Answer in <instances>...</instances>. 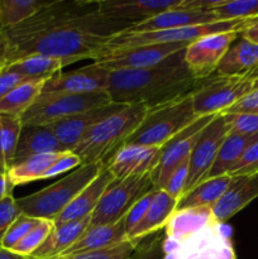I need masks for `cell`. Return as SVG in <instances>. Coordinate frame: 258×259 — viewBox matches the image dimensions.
<instances>
[{
	"mask_svg": "<svg viewBox=\"0 0 258 259\" xmlns=\"http://www.w3.org/2000/svg\"><path fill=\"white\" fill-rule=\"evenodd\" d=\"M131 27L101 14L99 2L53 0L38 14L7 28L9 63L32 55L60 58L67 65L100 57L109 38Z\"/></svg>",
	"mask_w": 258,
	"mask_h": 259,
	"instance_id": "6da1fadb",
	"label": "cell"
},
{
	"mask_svg": "<svg viewBox=\"0 0 258 259\" xmlns=\"http://www.w3.org/2000/svg\"><path fill=\"white\" fill-rule=\"evenodd\" d=\"M200 82L187 68L182 50L153 67L113 71L109 73L108 94L111 103L153 108L194 93Z\"/></svg>",
	"mask_w": 258,
	"mask_h": 259,
	"instance_id": "7a4b0ae2",
	"label": "cell"
},
{
	"mask_svg": "<svg viewBox=\"0 0 258 259\" xmlns=\"http://www.w3.org/2000/svg\"><path fill=\"white\" fill-rule=\"evenodd\" d=\"M147 110L144 104L126 105L93 126L71 152L80 158L81 164H105L138 128Z\"/></svg>",
	"mask_w": 258,
	"mask_h": 259,
	"instance_id": "3957f363",
	"label": "cell"
},
{
	"mask_svg": "<svg viewBox=\"0 0 258 259\" xmlns=\"http://www.w3.org/2000/svg\"><path fill=\"white\" fill-rule=\"evenodd\" d=\"M104 167V163L81 164L57 182L34 194L17 199L18 207L22 214L28 217L55 222L72 200L103 171Z\"/></svg>",
	"mask_w": 258,
	"mask_h": 259,
	"instance_id": "277c9868",
	"label": "cell"
},
{
	"mask_svg": "<svg viewBox=\"0 0 258 259\" xmlns=\"http://www.w3.org/2000/svg\"><path fill=\"white\" fill-rule=\"evenodd\" d=\"M197 116L192 106V93L168 103L148 108L138 128L124 146L163 147L175 136L191 125Z\"/></svg>",
	"mask_w": 258,
	"mask_h": 259,
	"instance_id": "5b68a950",
	"label": "cell"
},
{
	"mask_svg": "<svg viewBox=\"0 0 258 259\" xmlns=\"http://www.w3.org/2000/svg\"><path fill=\"white\" fill-rule=\"evenodd\" d=\"M258 23V17L248 19L219 20V22L207 23V24L190 25V27L176 28V29L158 30L148 33H118L109 38L104 46L100 57L108 52L126 48L138 47V46L157 45V43H191L194 40L204 38L206 35L219 34V33L235 32L242 34L248 28Z\"/></svg>",
	"mask_w": 258,
	"mask_h": 259,
	"instance_id": "8992f818",
	"label": "cell"
},
{
	"mask_svg": "<svg viewBox=\"0 0 258 259\" xmlns=\"http://www.w3.org/2000/svg\"><path fill=\"white\" fill-rule=\"evenodd\" d=\"M258 83V70L242 76H217L201 81L192 93V106L197 116L224 114L252 93Z\"/></svg>",
	"mask_w": 258,
	"mask_h": 259,
	"instance_id": "52a82bcc",
	"label": "cell"
},
{
	"mask_svg": "<svg viewBox=\"0 0 258 259\" xmlns=\"http://www.w3.org/2000/svg\"><path fill=\"white\" fill-rule=\"evenodd\" d=\"M111 104L108 93L40 94L35 103L23 114V124L47 125L91 109Z\"/></svg>",
	"mask_w": 258,
	"mask_h": 259,
	"instance_id": "ba28073f",
	"label": "cell"
},
{
	"mask_svg": "<svg viewBox=\"0 0 258 259\" xmlns=\"http://www.w3.org/2000/svg\"><path fill=\"white\" fill-rule=\"evenodd\" d=\"M154 187L151 174L114 180L91 215L90 228L110 225L125 217L131 207Z\"/></svg>",
	"mask_w": 258,
	"mask_h": 259,
	"instance_id": "9c48e42d",
	"label": "cell"
},
{
	"mask_svg": "<svg viewBox=\"0 0 258 259\" xmlns=\"http://www.w3.org/2000/svg\"><path fill=\"white\" fill-rule=\"evenodd\" d=\"M227 230L215 223L179 244H163L164 259H237Z\"/></svg>",
	"mask_w": 258,
	"mask_h": 259,
	"instance_id": "30bf717a",
	"label": "cell"
},
{
	"mask_svg": "<svg viewBox=\"0 0 258 259\" xmlns=\"http://www.w3.org/2000/svg\"><path fill=\"white\" fill-rule=\"evenodd\" d=\"M190 43H157L138 46L126 50L113 51L96 58L93 63L104 70L113 71L141 70L159 65L180 51L186 50Z\"/></svg>",
	"mask_w": 258,
	"mask_h": 259,
	"instance_id": "8fae6325",
	"label": "cell"
},
{
	"mask_svg": "<svg viewBox=\"0 0 258 259\" xmlns=\"http://www.w3.org/2000/svg\"><path fill=\"white\" fill-rule=\"evenodd\" d=\"M229 134V125L224 114L215 116L200 134L189 159V174L184 195L205 179L215 161L223 141Z\"/></svg>",
	"mask_w": 258,
	"mask_h": 259,
	"instance_id": "7c38bea8",
	"label": "cell"
},
{
	"mask_svg": "<svg viewBox=\"0 0 258 259\" xmlns=\"http://www.w3.org/2000/svg\"><path fill=\"white\" fill-rule=\"evenodd\" d=\"M219 115V114H218ZM217 115H206L197 118L191 125L187 126L177 136H175L171 141L167 142L162 147L161 158L158 164L152 172V181L156 189L161 190L174 169L179 167L185 159L190 158L192 149L201 134L202 129L212 120Z\"/></svg>",
	"mask_w": 258,
	"mask_h": 259,
	"instance_id": "4fadbf2b",
	"label": "cell"
},
{
	"mask_svg": "<svg viewBox=\"0 0 258 259\" xmlns=\"http://www.w3.org/2000/svg\"><path fill=\"white\" fill-rule=\"evenodd\" d=\"M238 35L240 34L235 32L219 33L200 38L187 46L185 50V63L195 80L204 81L215 72Z\"/></svg>",
	"mask_w": 258,
	"mask_h": 259,
	"instance_id": "5bb4252c",
	"label": "cell"
},
{
	"mask_svg": "<svg viewBox=\"0 0 258 259\" xmlns=\"http://www.w3.org/2000/svg\"><path fill=\"white\" fill-rule=\"evenodd\" d=\"M109 73L95 63L70 72H58L46 81L42 94L108 93Z\"/></svg>",
	"mask_w": 258,
	"mask_h": 259,
	"instance_id": "9a60e30c",
	"label": "cell"
},
{
	"mask_svg": "<svg viewBox=\"0 0 258 259\" xmlns=\"http://www.w3.org/2000/svg\"><path fill=\"white\" fill-rule=\"evenodd\" d=\"M125 106L124 104L111 103L101 108L82 111L62 120L53 121L47 125L55 134L56 138L61 142V144L67 151H72L93 126H95L108 116L113 115L116 111H120Z\"/></svg>",
	"mask_w": 258,
	"mask_h": 259,
	"instance_id": "2e32d148",
	"label": "cell"
},
{
	"mask_svg": "<svg viewBox=\"0 0 258 259\" xmlns=\"http://www.w3.org/2000/svg\"><path fill=\"white\" fill-rule=\"evenodd\" d=\"M162 147L123 146L105 163L114 180L152 174L161 158Z\"/></svg>",
	"mask_w": 258,
	"mask_h": 259,
	"instance_id": "e0dca14e",
	"label": "cell"
},
{
	"mask_svg": "<svg viewBox=\"0 0 258 259\" xmlns=\"http://www.w3.org/2000/svg\"><path fill=\"white\" fill-rule=\"evenodd\" d=\"M185 0H136V2H99L101 14L132 25L167 10L182 8Z\"/></svg>",
	"mask_w": 258,
	"mask_h": 259,
	"instance_id": "ac0fdd59",
	"label": "cell"
},
{
	"mask_svg": "<svg viewBox=\"0 0 258 259\" xmlns=\"http://www.w3.org/2000/svg\"><path fill=\"white\" fill-rule=\"evenodd\" d=\"M186 2V0H185ZM185 5V4H184ZM219 22L211 10L187 9V8H177V9L167 10L161 14L152 17L149 19L134 23L131 27L120 33H148L158 32V30L176 29V28L190 27V25L207 24V23Z\"/></svg>",
	"mask_w": 258,
	"mask_h": 259,
	"instance_id": "d6986e66",
	"label": "cell"
},
{
	"mask_svg": "<svg viewBox=\"0 0 258 259\" xmlns=\"http://www.w3.org/2000/svg\"><path fill=\"white\" fill-rule=\"evenodd\" d=\"M218 223L211 207L177 209L164 227V245H175Z\"/></svg>",
	"mask_w": 258,
	"mask_h": 259,
	"instance_id": "ffe728a7",
	"label": "cell"
},
{
	"mask_svg": "<svg viewBox=\"0 0 258 259\" xmlns=\"http://www.w3.org/2000/svg\"><path fill=\"white\" fill-rule=\"evenodd\" d=\"M113 181V175L110 174L108 167L105 166L103 171L72 200V202L53 222L55 227L91 217L93 212L95 211L101 196H103L105 190L108 189V186Z\"/></svg>",
	"mask_w": 258,
	"mask_h": 259,
	"instance_id": "44dd1931",
	"label": "cell"
},
{
	"mask_svg": "<svg viewBox=\"0 0 258 259\" xmlns=\"http://www.w3.org/2000/svg\"><path fill=\"white\" fill-rule=\"evenodd\" d=\"M258 197V174L234 177L233 184L220 201L212 207V214L219 224L234 217Z\"/></svg>",
	"mask_w": 258,
	"mask_h": 259,
	"instance_id": "7402d4cb",
	"label": "cell"
},
{
	"mask_svg": "<svg viewBox=\"0 0 258 259\" xmlns=\"http://www.w3.org/2000/svg\"><path fill=\"white\" fill-rule=\"evenodd\" d=\"M67 149L61 144L48 125L23 124L13 164L43 153H62Z\"/></svg>",
	"mask_w": 258,
	"mask_h": 259,
	"instance_id": "603a6c76",
	"label": "cell"
},
{
	"mask_svg": "<svg viewBox=\"0 0 258 259\" xmlns=\"http://www.w3.org/2000/svg\"><path fill=\"white\" fill-rule=\"evenodd\" d=\"M177 205L179 201L176 199L159 190L154 196L148 211L146 212L141 223L129 233L126 239L139 244L149 235L161 232L162 229H164L172 214L177 210Z\"/></svg>",
	"mask_w": 258,
	"mask_h": 259,
	"instance_id": "cb8c5ba5",
	"label": "cell"
},
{
	"mask_svg": "<svg viewBox=\"0 0 258 259\" xmlns=\"http://www.w3.org/2000/svg\"><path fill=\"white\" fill-rule=\"evenodd\" d=\"M91 217L55 227L42 245L28 259H55L70 249L90 228Z\"/></svg>",
	"mask_w": 258,
	"mask_h": 259,
	"instance_id": "d4e9b609",
	"label": "cell"
},
{
	"mask_svg": "<svg viewBox=\"0 0 258 259\" xmlns=\"http://www.w3.org/2000/svg\"><path fill=\"white\" fill-rule=\"evenodd\" d=\"M125 240L128 239H126L125 217H124L119 222L114 223V224L89 228L85 234L70 249L66 250L61 257L82 254V253L94 252V250L105 249V248L120 244V243L125 242Z\"/></svg>",
	"mask_w": 258,
	"mask_h": 259,
	"instance_id": "484cf974",
	"label": "cell"
},
{
	"mask_svg": "<svg viewBox=\"0 0 258 259\" xmlns=\"http://www.w3.org/2000/svg\"><path fill=\"white\" fill-rule=\"evenodd\" d=\"M258 70V45L245 38L230 46L215 72L218 76H242Z\"/></svg>",
	"mask_w": 258,
	"mask_h": 259,
	"instance_id": "4316f807",
	"label": "cell"
},
{
	"mask_svg": "<svg viewBox=\"0 0 258 259\" xmlns=\"http://www.w3.org/2000/svg\"><path fill=\"white\" fill-rule=\"evenodd\" d=\"M233 180L234 177L224 175V176L212 177L201 181L180 199L177 209H186V207H211L212 209L228 191L230 185L233 184Z\"/></svg>",
	"mask_w": 258,
	"mask_h": 259,
	"instance_id": "83f0119b",
	"label": "cell"
},
{
	"mask_svg": "<svg viewBox=\"0 0 258 259\" xmlns=\"http://www.w3.org/2000/svg\"><path fill=\"white\" fill-rule=\"evenodd\" d=\"M258 138V134L255 136H237V134H228L227 138L223 141L219 151H218L215 161L212 163L211 168L206 174L205 180L212 179V177L224 176L229 174L230 169L233 168L243 152L245 151L248 146L252 142H254Z\"/></svg>",
	"mask_w": 258,
	"mask_h": 259,
	"instance_id": "f1b7e54d",
	"label": "cell"
},
{
	"mask_svg": "<svg viewBox=\"0 0 258 259\" xmlns=\"http://www.w3.org/2000/svg\"><path fill=\"white\" fill-rule=\"evenodd\" d=\"M63 153V152H62ZM62 153H43L32 156L17 164H13L7 172V176L13 186L30 184V182L45 180L46 174L52 167L56 159Z\"/></svg>",
	"mask_w": 258,
	"mask_h": 259,
	"instance_id": "f546056e",
	"label": "cell"
},
{
	"mask_svg": "<svg viewBox=\"0 0 258 259\" xmlns=\"http://www.w3.org/2000/svg\"><path fill=\"white\" fill-rule=\"evenodd\" d=\"M67 63L60 58L43 55H32L10 63L7 67L24 76L27 80L47 81L60 72Z\"/></svg>",
	"mask_w": 258,
	"mask_h": 259,
	"instance_id": "4dcf8cb0",
	"label": "cell"
},
{
	"mask_svg": "<svg viewBox=\"0 0 258 259\" xmlns=\"http://www.w3.org/2000/svg\"><path fill=\"white\" fill-rule=\"evenodd\" d=\"M46 81L27 80L0 100V113L20 116L35 103L42 94Z\"/></svg>",
	"mask_w": 258,
	"mask_h": 259,
	"instance_id": "1f68e13d",
	"label": "cell"
},
{
	"mask_svg": "<svg viewBox=\"0 0 258 259\" xmlns=\"http://www.w3.org/2000/svg\"><path fill=\"white\" fill-rule=\"evenodd\" d=\"M50 3V0H0V27L7 29L22 24Z\"/></svg>",
	"mask_w": 258,
	"mask_h": 259,
	"instance_id": "d6a6232c",
	"label": "cell"
},
{
	"mask_svg": "<svg viewBox=\"0 0 258 259\" xmlns=\"http://www.w3.org/2000/svg\"><path fill=\"white\" fill-rule=\"evenodd\" d=\"M22 126L20 116L0 113V162L7 172L13 166Z\"/></svg>",
	"mask_w": 258,
	"mask_h": 259,
	"instance_id": "836d02e7",
	"label": "cell"
},
{
	"mask_svg": "<svg viewBox=\"0 0 258 259\" xmlns=\"http://www.w3.org/2000/svg\"><path fill=\"white\" fill-rule=\"evenodd\" d=\"M211 12L218 20L255 18L258 17V0H218Z\"/></svg>",
	"mask_w": 258,
	"mask_h": 259,
	"instance_id": "e575fe53",
	"label": "cell"
},
{
	"mask_svg": "<svg viewBox=\"0 0 258 259\" xmlns=\"http://www.w3.org/2000/svg\"><path fill=\"white\" fill-rule=\"evenodd\" d=\"M53 229H55V223L52 220L39 219L38 224L10 250L17 254L29 257L45 243Z\"/></svg>",
	"mask_w": 258,
	"mask_h": 259,
	"instance_id": "d590c367",
	"label": "cell"
},
{
	"mask_svg": "<svg viewBox=\"0 0 258 259\" xmlns=\"http://www.w3.org/2000/svg\"><path fill=\"white\" fill-rule=\"evenodd\" d=\"M138 245L139 244L131 240H125L120 244L113 245L105 249L94 250V252L82 253V254L67 255V257H60L57 259H129Z\"/></svg>",
	"mask_w": 258,
	"mask_h": 259,
	"instance_id": "8d00e7d4",
	"label": "cell"
},
{
	"mask_svg": "<svg viewBox=\"0 0 258 259\" xmlns=\"http://www.w3.org/2000/svg\"><path fill=\"white\" fill-rule=\"evenodd\" d=\"M38 222H39V219L20 214L5 233L4 238L0 243V248H4V249L8 250L12 249L17 243H19L38 224Z\"/></svg>",
	"mask_w": 258,
	"mask_h": 259,
	"instance_id": "74e56055",
	"label": "cell"
},
{
	"mask_svg": "<svg viewBox=\"0 0 258 259\" xmlns=\"http://www.w3.org/2000/svg\"><path fill=\"white\" fill-rule=\"evenodd\" d=\"M164 233L157 232L139 243L129 259H164Z\"/></svg>",
	"mask_w": 258,
	"mask_h": 259,
	"instance_id": "f35d334b",
	"label": "cell"
},
{
	"mask_svg": "<svg viewBox=\"0 0 258 259\" xmlns=\"http://www.w3.org/2000/svg\"><path fill=\"white\" fill-rule=\"evenodd\" d=\"M255 174H258V138L245 148L228 175L232 177H243Z\"/></svg>",
	"mask_w": 258,
	"mask_h": 259,
	"instance_id": "ab89813d",
	"label": "cell"
},
{
	"mask_svg": "<svg viewBox=\"0 0 258 259\" xmlns=\"http://www.w3.org/2000/svg\"><path fill=\"white\" fill-rule=\"evenodd\" d=\"M229 125V134L255 136L258 134V114H224Z\"/></svg>",
	"mask_w": 258,
	"mask_h": 259,
	"instance_id": "60d3db41",
	"label": "cell"
},
{
	"mask_svg": "<svg viewBox=\"0 0 258 259\" xmlns=\"http://www.w3.org/2000/svg\"><path fill=\"white\" fill-rule=\"evenodd\" d=\"M189 159L190 158L185 159L179 167L174 169L171 176L168 177L166 184L161 189L162 191H164L167 195L176 199L177 201H180V199L184 196L185 187H186L187 174H189Z\"/></svg>",
	"mask_w": 258,
	"mask_h": 259,
	"instance_id": "b9f144b4",
	"label": "cell"
},
{
	"mask_svg": "<svg viewBox=\"0 0 258 259\" xmlns=\"http://www.w3.org/2000/svg\"><path fill=\"white\" fill-rule=\"evenodd\" d=\"M159 190L153 187L148 194L144 195L143 197L138 200L133 206L131 207V210L128 211V214L125 215V228H126V237H128L129 233L137 227V225L141 223V220L143 219L146 212L148 211L149 206H151L152 201H153L154 196L157 195Z\"/></svg>",
	"mask_w": 258,
	"mask_h": 259,
	"instance_id": "7bdbcfd3",
	"label": "cell"
},
{
	"mask_svg": "<svg viewBox=\"0 0 258 259\" xmlns=\"http://www.w3.org/2000/svg\"><path fill=\"white\" fill-rule=\"evenodd\" d=\"M22 214L17 205V199L13 195H8L0 200V243L10 225Z\"/></svg>",
	"mask_w": 258,
	"mask_h": 259,
	"instance_id": "ee69618b",
	"label": "cell"
},
{
	"mask_svg": "<svg viewBox=\"0 0 258 259\" xmlns=\"http://www.w3.org/2000/svg\"><path fill=\"white\" fill-rule=\"evenodd\" d=\"M80 166L81 161L76 154H73L71 151L63 152V153L56 159V162L52 164V167L48 169L47 174H46L45 180L52 179V177L58 176V175L61 174H65V172H71Z\"/></svg>",
	"mask_w": 258,
	"mask_h": 259,
	"instance_id": "f6af8a7d",
	"label": "cell"
},
{
	"mask_svg": "<svg viewBox=\"0 0 258 259\" xmlns=\"http://www.w3.org/2000/svg\"><path fill=\"white\" fill-rule=\"evenodd\" d=\"M27 81L24 76L19 75L15 71L9 70L8 67H4L0 70V100L4 99L10 91L14 90L17 86Z\"/></svg>",
	"mask_w": 258,
	"mask_h": 259,
	"instance_id": "bcb514c9",
	"label": "cell"
},
{
	"mask_svg": "<svg viewBox=\"0 0 258 259\" xmlns=\"http://www.w3.org/2000/svg\"><path fill=\"white\" fill-rule=\"evenodd\" d=\"M239 113H252L258 114V83L252 93L248 94L247 96L238 101L235 105L228 109L224 114H239Z\"/></svg>",
	"mask_w": 258,
	"mask_h": 259,
	"instance_id": "7dc6e473",
	"label": "cell"
},
{
	"mask_svg": "<svg viewBox=\"0 0 258 259\" xmlns=\"http://www.w3.org/2000/svg\"><path fill=\"white\" fill-rule=\"evenodd\" d=\"M9 52L10 43L4 28L0 27V70L7 67L9 63Z\"/></svg>",
	"mask_w": 258,
	"mask_h": 259,
	"instance_id": "c3c4849f",
	"label": "cell"
},
{
	"mask_svg": "<svg viewBox=\"0 0 258 259\" xmlns=\"http://www.w3.org/2000/svg\"><path fill=\"white\" fill-rule=\"evenodd\" d=\"M13 190H14V186L9 181L7 174L0 176V200L4 199L8 195H13Z\"/></svg>",
	"mask_w": 258,
	"mask_h": 259,
	"instance_id": "681fc988",
	"label": "cell"
},
{
	"mask_svg": "<svg viewBox=\"0 0 258 259\" xmlns=\"http://www.w3.org/2000/svg\"><path fill=\"white\" fill-rule=\"evenodd\" d=\"M240 37L245 38V39L250 40V42L253 43H257L258 45V23L253 25V27L248 28L245 32H243L242 34H240Z\"/></svg>",
	"mask_w": 258,
	"mask_h": 259,
	"instance_id": "f907efd6",
	"label": "cell"
},
{
	"mask_svg": "<svg viewBox=\"0 0 258 259\" xmlns=\"http://www.w3.org/2000/svg\"><path fill=\"white\" fill-rule=\"evenodd\" d=\"M0 259H28V257L17 254V253L4 249V248H0Z\"/></svg>",
	"mask_w": 258,
	"mask_h": 259,
	"instance_id": "816d5d0a",
	"label": "cell"
},
{
	"mask_svg": "<svg viewBox=\"0 0 258 259\" xmlns=\"http://www.w3.org/2000/svg\"><path fill=\"white\" fill-rule=\"evenodd\" d=\"M5 174H7V171H5L4 166H3V163L0 162V176H3V175H5Z\"/></svg>",
	"mask_w": 258,
	"mask_h": 259,
	"instance_id": "f5cc1de1",
	"label": "cell"
},
{
	"mask_svg": "<svg viewBox=\"0 0 258 259\" xmlns=\"http://www.w3.org/2000/svg\"><path fill=\"white\" fill-rule=\"evenodd\" d=\"M56 259H57V258H56Z\"/></svg>",
	"mask_w": 258,
	"mask_h": 259,
	"instance_id": "db71d44e",
	"label": "cell"
}]
</instances>
